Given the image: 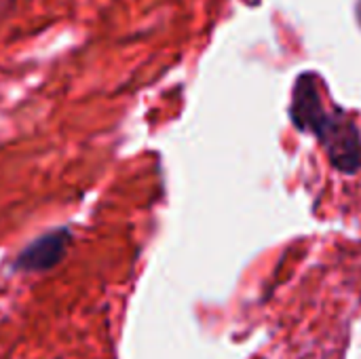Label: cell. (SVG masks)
Returning a JSON list of instances; mask_svg holds the SVG:
<instances>
[{"label": "cell", "instance_id": "obj_1", "mask_svg": "<svg viewBox=\"0 0 361 359\" xmlns=\"http://www.w3.org/2000/svg\"><path fill=\"white\" fill-rule=\"evenodd\" d=\"M290 118L296 129L313 133L328 152L330 163L345 174H355L361 167L360 127L341 110L326 108L319 78L311 72H302L292 91Z\"/></svg>", "mask_w": 361, "mask_h": 359}, {"label": "cell", "instance_id": "obj_2", "mask_svg": "<svg viewBox=\"0 0 361 359\" xmlns=\"http://www.w3.org/2000/svg\"><path fill=\"white\" fill-rule=\"evenodd\" d=\"M70 237L72 235L68 229H55L40 235L19 252V256L15 258V269L21 273H44L57 267L68 252Z\"/></svg>", "mask_w": 361, "mask_h": 359}]
</instances>
